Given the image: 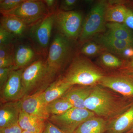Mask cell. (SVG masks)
<instances>
[{"mask_svg": "<svg viewBox=\"0 0 133 133\" xmlns=\"http://www.w3.org/2000/svg\"><path fill=\"white\" fill-rule=\"evenodd\" d=\"M72 53L70 41L59 33L55 35L50 45L46 59L48 69L55 77L70 60Z\"/></svg>", "mask_w": 133, "mask_h": 133, "instance_id": "277c9868", "label": "cell"}, {"mask_svg": "<svg viewBox=\"0 0 133 133\" xmlns=\"http://www.w3.org/2000/svg\"><path fill=\"white\" fill-rule=\"evenodd\" d=\"M132 4H133V1L132 2Z\"/></svg>", "mask_w": 133, "mask_h": 133, "instance_id": "60d3db41", "label": "cell"}, {"mask_svg": "<svg viewBox=\"0 0 133 133\" xmlns=\"http://www.w3.org/2000/svg\"><path fill=\"white\" fill-rule=\"evenodd\" d=\"M15 37L14 35L0 26V45L12 44Z\"/></svg>", "mask_w": 133, "mask_h": 133, "instance_id": "83f0119b", "label": "cell"}, {"mask_svg": "<svg viewBox=\"0 0 133 133\" xmlns=\"http://www.w3.org/2000/svg\"><path fill=\"white\" fill-rule=\"evenodd\" d=\"M14 67L11 66L8 68H0V89H2L9 78L10 75Z\"/></svg>", "mask_w": 133, "mask_h": 133, "instance_id": "f1b7e54d", "label": "cell"}, {"mask_svg": "<svg viewBox=\"0 0 133 133\" xmlns=\"http://www.w3.org/2000/svg\"><path fill=\"white\" fill-rule=\"evenodd\" d=\"M133 126V104L126 111L107 125L108 133H124Z\"/></svg>", "mask_w": 133, "mask_h": 133, "instance_id": "2e32d148", "label": "cell"}, {"mask_svg": "<svg viewBox=\"0 0 133 133\" xmlns=\"http://www.w3.org/2000/svg\"><path fill=\"white\" fill-rule=\"evenodd\" d=\"M39 53L31 46L27 44L19 45L15 50L14 70L24 69L38 59Z\"/></svg>", "mask_w": 133, "mask_h": 133, "instance_id": "5bb4252c", "label": "cell"}, {"mask_svg": "<svg viewBox=\"0 0 133 133\" xmlns=\"http://www.w3.org/2000/svg\"><path fill=\"white\" fill-rule=\"evenodd\" d=\"M15 50L12 44L0 45V58L14 56Z\"/></svg>", "mask_w": 133, "mask_h": 133, "instance_id": "f546056e", "label": "cell"}, {"mask_svg": "<svg viewBox=\"0 0 133 133\" xmlns=\"http://www.w3.org/2000/svg\"><path fill=\"white\" fill-rule=\"evenodd\" d=\"M22 133H34L33 132H28V131H23Z\"/></svg>", "mask_w": 133, "mask_h": 133, "instance_id": "ab89813d", "label": "cell"}, {"mask_svg": "<svg viewBox=\"0 0 133 133\" xmlns=\"http://www.w3.org/2000/svg\"><path fill=\"white\" fill-rule=\"evenodd\" d=\"M98 60L102 66L108 69L120 68L125 65L126 61L107 51L102 52L99 56Z\"/></svg>", "mask_w": 133, "mask_h": 133, "instance_id": "cb8c5ba5", "label": "cell"}, {"mask_svg": "<svg viewBox=\"0 0 133 133\" xmlns=\"http://www.w3.org/2000/svg\"><path fill=\"white\" fill-rule=\"evenodd\" d=\"M24 69L13 70L2 89L1 99L2 103L21 100L24 97L22 76Z\"/></svg>", "mask_w": 133, "mask_h": 133, "instance_id": "30bf717a", "label": "cell"}, {"mask_svg": "<svg viewBox=\"0 0 133 133\" xmlns=\"http://www.w3.org/2000/svg\"><path fill=\"white\" fill-rule=\"evenodd\" d=\"M121 57L125 59H131L133 58V46L126 48L120 55Z\"/></svg>", "mask_w": 133, "mask_h": 133, "instance_id": "8d00e7d4", "label": "cell"}, {"mask_svg": "<svg viewBox=\"0 0 133 133\" xmlns=\"http://www.w3.org/2000/svg\"><path fill=\"white\" fill-rule=\"evenodd\" d=\"M106 51L103 47L96 41H89L82 45L79 54L87 57H92L100 55Z\"/></svg>", "mask_w": 133, "mask_h": 133, "instance_id": "484cf974", "label": "cell"}, {"mask_svg": "<svg viewBox=\"0 0 133 133\" xmlns=\"http://www.w3.org/2000/svg\"><path fill=\"white\" fill-rule=\"evenodd\" d=\"M43 1L46 5L49 14H55L57 12V11L56 10V8L57 5L58 1L55 0H44Z\"/></svg>", "mask_w": 133, "mask_h": 133, "instance_id": "836d02e7", "label": "cell"}, {"mask_svg": "<svg viewBox=\"0 0 133 133\" xmlns=\"http://www.w3.org/2000/svg\"><path fill=\"white\" fill-rule=\"evenodd\" d=\"M124 66L128 71L133 73V58L126 61Z\"/></svg>", "mask_w": 133, "mask_h": 133, "instance_id": "74e56055", "label": "cell"}, {"mask_svg": "<svg viewBox=\"0 0 133 133\" xmlns=\"http://www.w3.org/2000/svg\"><path fill=\"white\" fill-rule=\"evenodd\" d=\"M0 25L16 37H22L30 26L17 17L9 15H2Z\"/></svg>", "mask_w": 133, "mask_h": 133, "instance_id": "ffe728a7", "label": "cell"}, {"mask_svg": "<svg viewBox=\"0 0 133 133\" xmlns=\"http://www.w3.org/2000/svg\"><path fill=\"white\" fill-rule=\"evenodd\" d=\"M45 129L48 133H66L56 127L48 120L45 121Z\"/></svg>", "mask_w": 133, "mask_h": 133, "instance_id": "d590c367", "label": "cell"}, {"mask_svg": "<svg viewBox=\"0 0 133 133\" xmlns=\"http://www.w3.org/2000/svg\"><path fill=\"white\" fill-rule=\"evenodd\" d=\"M106 34L113 38L133 42V32L124 24L108 23Z\"/></svg>", "mask_w": 133, "mask_h": 133, "instance_id": "603a6c76", "label": "cell"}, {"mask_svg": "<svg viewBox=\"0 0 133 133\" xmlns=\"http://www.w3.org/2000/svg\"><path fill=\"white\" fill-rule=\"evenodd\" d=\"M109 1H101L95 3L83 22L78 42L81 45L105 30V12Z\"/></svg>", "mask_w": 133, "mask_h": 133, "instance_id": "5b68a950", "label": "cell"}, {"mask_svg": "<svg viewBox=\"0 0 133 133\" xmlns=\"http://www.w3.org/2000/svg\"><path fill=\"white\" fill-rule=\"evenodd\" d=\"M94 116L88 109L72 107L63 114L50 115L48 120L65 132L74 133L81 124Z\"/></svg>", "mask_w": 133, "mask_h": 133, "instance_id": "ba28073f", "label": "cell"}, {"mask_svg": "<svg viewBox=\"0 0 133 133\" xmlns=\"http://www.w3.org/2000/svg\"><path fill=\"white\" fill-rule=\"evenodd\" d=\"M43 92L25 96L20 100V102L22 110L46 121L50 115L47 111V104Z\"/></svg>", "mask_w": 133, "mask_h": 133, "instance_id": "8fae6325", "label": "cell"}, {"mask_svg": "<svg viewBox=\"0 0 133 133\" xmlns=\"http://www.w3.org/2000/svg\"><path fill=\"white\" fill-rule=\"evenodd\" d=\"M72 86L64 82L60 78H58L43 92L45 103L48 105L50 102L61 97Z\"/></svg>", "mask_w": 133, "mask_h": 133, "instance_id": "44dd1931", "label": "cell"}, {"mask_svg": "<svg viewBox=\"0 0 133 133\" xmlns=\"http://www.w3.org/2000/svg\"><path fill=\"white\" fill-rule=\"evenodd\" d=\"M49 15L43 1L24 0L15 9L2 15H9L17 17L31 26Z\"/></svg>", "mask_w": 133, "mask_h": 133, "instance_id": "52a82bcc", "label": "cell"}, {"mask_svg": "<svg viewBox=\"0 0 133 133\" xmlns=\"http://www.w3.org/2000/svg\"><path fill=\"white\" fill-rule=\"evenodd\" d=\"M96 40L106 51L119 56L126 48L133 46V42L116 39L106 33L98 36Z\"/></svg>", "mask_w": 133, "mask_h": 133, "instance_id": "e0dca14e", "label": "cell"}, {"mask_svg": "<svg viewBox=\"0 0 133 133\" xmlns=\"http://www.w3.org/2000/svg\"><path fill=\"white\" fill-rule=\"evenodd\" d=\"M45 121L21 110L18 124L23 131L34 133H43L45 128Z\"/></svg>", "mask_w": 133, "mask_h": 133, "instance_id": "ac0fdd59", "label": "cell"}, {"mask_svg": "<svg viewBox=\"0 0 133 133\" xmlns=\"http://www.w3.org/2000/svg\"><path fill=\"white\" fill-rule=\"evenodd\" d=\"M126 133H133V126L131 129Z\"/></svg>", "mask_w": 133, "mask_h": 133, "instance_id": "f35d334b", "label": "cell"}, {"mask_svg": "<svg viewBox=\"0 0 133 133\" xmlns=\"http://www.w3.org/2000/svg\"><path fill=\"white\" fill-rule=\"evenodd\" d=\"M55 78L48 69L46 59L39 58L23 71L22 80L24 97L43 91Z\"/></svg>", "mask_w": 133, "mask_h": 133, "instance_id": "7a4b0ae2", "label": "cell"}, {"mask_svg": "<svg viewBox=\"0 0 133 133\" xmlns=\"http://www.w3.org/2000/svg\"><path fill=\"white\" fill-rule=\"evenodd\" d=\"M23 131L18 123L0 129V133H22Z\"/></svg>", "mask_w": 133, "mask_h": 133, "instance_id": "1f68e13d", "label": "cell"}, {"mask_svg": "<svg viewBox=\"0 0 133 133\" xmlns=\"http://www.w3.org/2000/svg\"><path fill=\"white\" fill-rule=\"evenodd\" d=\"M124 24L131 30H133V11L128 8Z\"/></svg>", "mask_w": 133, "mask_h": 133, "instance_id": "d6a6232c", "label": "cell"}, {"mask_svg": "<svg viewBox=\"0 0 133 133\" xmlns=\"http://www.w3.org/2000/svg\"><path fill=\"white\" fill-rule=\"evenodd\" d=\"M105 76L103 72L87 57L78 53L60 78L70 85L92 86Z\"/></svg>", "mask_w": 133, "mask_h": 133, "instance_id": "6da1fadb", "label": "cell"}, {"mask_svg": "<svg viewBox=\"0 0 133 133\" xmlns=\"http://www.w3.org/2000/svg\"><path fill=\"white\" fill-rule=\"evenodd\" d=\"M21 110L20 100L1 104L0 129L18 123Z\"/></svg>", "mask_w": 133, "mask_h": 133, "instance_id": "4fadbf2b", "label": "cell"}, {"mask_svg": "<svg viewBox=\"0 0 133 133\" xmlns=\"http://www.w3.org/2000/svg\"><path fill=\"white\" fill-rule=\"evenodd\" d=\"M24 0H1L0 11L1 14L7 13L17 8Z\"/></svg>", "mask_w": 133, "mask_h": 133, "instance_id": "4316f807", "label": "cell"}, {"mask_svg": "<svg viewBox=\"0 0 133 133\" xmlns=\"http://www.w3.org/2000/svg\"><path fill=\"white\" fill-rule=\"evenodd\" d=\"M121 1H109L105 12L106 22L124 24L128 8Z\"/></svg>", "mask_w": 133, "mask_h": 133, "instance_id": "d6986e66", "label": "cell"}, {"mask_svg": "<svg viewBox=\"0 0 133 133\" xmlns=\"http://www.w3.org/2000/svg\"><path fill=\"white\" fill-rule=\"evenodd\" d=\"M107 126L104 119L94 116L81 124L74 133H104Z\"/></svg>", "mask_w": 133, "mask_h": 133, "instance_id": "7402d4cb", "label": "cell"}, {"mask_svg": "<svg viewBox=\"0 0 133 133\" xmlns=\"http://www.w3.org/2000/svg\"><path fill=\"white\" fill-rule=\"evenodd\" d=\"M71 87L62 97L69 101L73 107L86 108L84 102L92 91L91 86H77Z\"/></svg>", "mask_w": 133, "mask_h": 133, "instance_id": "9a60e30c", "label": "cell"}, {"mask_svg": "<svg viewBox=\"0 0 133 133\" xmlns=\"http://www.w3.org/2000/svg\"><path fill=\"white\" fill-rule=\"evenodd\" d=\"M98 84L126 97H133V76H105Z\"/></svg>", "mask_w": 133, "mask_h": 133, "instance_id": "7c38bea8", "label": "cell"}, {"mask_svg": "<svg viewBox=\"0 0 133 133\" xmlns=\"http://www.w3.org/2000/svg\"><path fill=\"white\" fill-rule=\"evenodd\" d=\"M84 106L95 114L104 117L114 116L123 108L111 94L95 85L93 86L91 94L85 101Z\"/></svg>", "mask_w": 133, "mask_h": 133, "instance_id": "3957f363", "label": "cell"}, {"mask_svg": "<svg viewBox=\"0 0 133 133\" xmlns=\"http://www.w3.org/2000/svg\"><path fill=\"white\" fill-rule=\"evenodd\" d=\"M72 107L69 101L62 97L50 102L47 106V111L50 116L63 114Z\"/></svg>", "mask_w": 133, "mask_h": 133, "instance_id": "d4e9b609", "label": "cell"}, {"mask_svg": "<svg viewBox=\"0 0 133 133\" xmlns=\"http://www.w3.org/2000/svg\"><path fill=\"white\" fill-rule=\"evenodd\" d=\"M83 23V15L79 11L58 10L55 14V25L58 33L69 41L78 40Z\"/></svg>", "mask_w": 133, "mask_h": 133, "instance_id": "8992f818", "label": "cell"}, {"mask_svg": "<svg viewBox=\"0 0 133 133\" xmlns=\"http://www.w3.org/2000/svg\"><path fill=\"white\" fill-rule=\"evenodd\" d=\"M55 22V14H51L31 26L30 37L42 51L49 47Z\"/></svg>", "mask_w": 133, "mask_h": 133, "instance_id": "9c48e42d", "label": "cell"}, {"mask_svg": "<svg viewBox=\"0 0 133 133\" xmlns=\"http://www.w3.org/2000/svg\"><path fill=\"white\" fill-rule=\"evenodd\" d=\"M78 1L77 0H63L60 2L59 10L64 11H72L77 4Z\"/></svg>", "mask_w": 133, "mask_h": 133, "instance_id": "4dcf8cb0", "label": "cell"}, {"mask_svg": "<svg viewBox=\"0 0 133 133\" xmlns=\"http://www.w3.org/2000/svg\"><path fill=\"white\" fill-rule=\"evenodd\" d=\"M14 66V56L0 58V68Z\"/></svg>", "mask_w": 133, "mask_h": 133, "instance_id": "e575fe53", "label": "cell"}]
</instances>
